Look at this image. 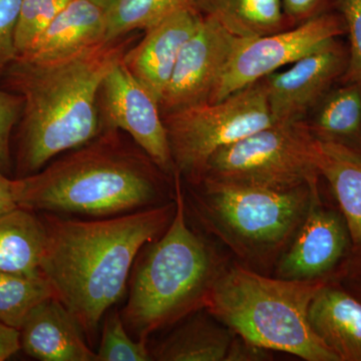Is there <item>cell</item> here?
<instances>
[{"instance_id":"6da1fadb","label":"cell","mask_w":361,"mask_h":361,"mask_svg":"<svg viewBox=\"0 0 361 361\" xmlns=\"http://www.w3.org/2000/svg\"><path fill=\"white\" fill-rule=\"evenodd\" d=\"M175 212L174 199L92 220L42 213L47 242L40 271L54 296L80 323L90 345L104 316L127 290L140 252L166 231Z\"/></svg>"},{"instance_id":"7a4b0ae2","label":"cell","mask_w":361,"mask_h":361,"mask_svg":"<svg viewBox=\"0 0 361 361\" xmlns=\"http://www.w3.org/2000/svg\"><path fill=\"white\" fill-rule=\"evenodd\" d=\"M103 42L63 61L18 58L4 73V87L23 99L18 178L39 172L56 156L84 146L103 132L99 94L129 42Z\"/></svg>"},{"instance_id":"3957f363","label":"cell","mask_w":361,"mask_h":361,"mask_svg":"<svg viewBox=\"0 0 361 361\" xmlns=\"http://www.w3.org/2000/svg\"><path fill=\"white\" fill-rule=\"evenodd\" d=\"M116 133L104 130L39 172L13 179L16 205L35 213L104 218L167 203L155 164Z\"/></svg>"},{"instance_id":"277c9868","label":"cell","mask_w":361,"mask_h":361,"mask_svg":"<svg viewBox=\"0 0 361 361\" xmlns=\"http://www.w3.org/2000/svg\"><path fill=\"white\" fill-rule=\"evenodd\" d=\"M174 175V217L135 259L129 297L120 312L137 341L148 342L157 330L203 310L207 292L223 269L212 247L190 227L180 174Z\"/></svg>"},{"instance_id":"5b68a950","label":"cell","mask_w":361,"mask_h":361,"mask_svg":"<svg viewBox=\"0 0 361 361\" xmlns=\"http://www.w3.org/2000/svg\"><path fill=\"white\" fill-rule=\"evenodd\" d=\"M330 279L296 281L240 265L223 268L207 292L203 310L255 348L307 361H339L308 320L313 297Z\"/></svg>"},{"instance_id":"8992f818","label":"cell","mask_w":361,"mask_h":361,"mask_svg":"<svg viewBox=\"0 0 361 361\" xmlns=\"http://www.w3.org/2000/svg\"><path fill=\"white\" fill-rule=\"evenodd\" d=\"M313 183L276 191L205 177L194 184L201 185L200 193L185 203L240 258L264 264L288 248L307 213Z\"/></svg>"},{"instance_id":"52a82bcc","label":"cell","mask_w":361,"mask_h":361,"mask_svg":"<svg viewBox=\"0 0 361 361\" xmlns=\"http://www.w3.org/2000/svg\"><path fill=\"white\" fill-rule=\"evenodd\" d=\"M316 141L303 121L274 123L218 149L203 178L276 191L310 186L320 177Z\"/></svg>"},{"instance_id":"ba28073f","label":"cell","mask_w":361,"mask_h":361,"mask_svg":"<svg viewBox=\"0 0 361 361\" xmlns=\"http://www.w3.org/2000/svg\"><path fill=\"white\" fill-rule=\"evenodd\" d=\"M163 121L175 171L192 184L203 179L218 149L274 123L262 80L222 101L169 113Z\"/></svg>"},{"instance_id":"9c48e42d","label":"cell","mask_w":361,"mask_h":361,"mask_svg":"<svg viewBox=\"0 0 361 361\" xmlns=\"http://www.w3.org/2000/svg\"><path fill=\"white\" fill-rule=\"evenodd\" d=\"M344 23L332 14H316L281 32L244 39L226 66L209 103L260 82L282 66L292 65L344 32Z\"/></svg>"},{"instance_id":"30bf717a","label":"cell","mask_w":361,"mask_h":361,"mask_svg":"<svg viewBox=\"0 0 361 361\" xmlns=\"http://www.w3.org/2000/svg\"><path fill=\"white\" fill-rule=\"evenodd\" d=\"M102 130H122L165 174L175 173L160 106L123 65V58L104 78L99 94Z\"/></svg>"},{"instance_id":"8fae6325","label":"cell","mask_w":361,"mask_h":361,"mask_svg":"<svg viewBox=\"0 0 361 361\" xmlns=\"http://www.w3.org/2000/svg\"><path fill=\"white\" fill-rule=\"evenodd\" d=\"M351 248L343 215L323 205L318 182L313 183L307 213L278 261L276 277L296 281L334 278Z\"/></svg>"},{"instance_id":"7c38bea8","label":"cell","mask_w":361,"mask_h":361,"mask_svg":"<svg viewBox=\"0 0 361 361\" xmlns=\"http://www.w3.org/2000/svg\"><path fill=\"white\" fill-rule=\"evenodd\" d=\"M244 39L217 21L203 18L198 30L183 47L159 103L161 116L209 103L226 66Z\"/></svg>"},{"instance_id":"4fadbf2b","label":"cell","mask_w":361,"mask_h":361,"mask_svg":"<svg viewBox=\"0 0 361 361\" xmlns=\"http://www.w3.org/2000/svg\"><path fill=\"white\" fill-rule=\"evenodd\" d=\"M344 66V52L334 39L292 63L288 70L263 78L273 122L303 121Z\"/></svg>"},{"instance_id":"5bb4252c","label":"cell","mask_w":361,"mask_h":361,"mask_svg":"<svg viewBox=\"0 0 361 361\" xmlns=\"http://www.w3.org/2000/svg\"><path fill=\"white\" fill-rule=\"evenodd\" d=\"M203 16L182 7L147 30L139 44L125 52L123 65L160 103L183 47L198 30Z\"/></svg>"},{"instance_id":"9a60e30c","label":"cell","mask_w":361,"mask_h":361,"mask_svg":"<svg viewBox=\"0 0 361 361\" xmlns=\"http://www.w3.org/2000/svg\"><path fill=\"white\" fill-rule=\"evenodd\" d=\"M21 350L42 361H97L80 323L56 296L35 306L20 329Z\"/></svg>"},{"instance_id":"2e32d148","label":"cell","mask_w":361,"mask_h":361,"mask_svg":"<svg viewBox=\"0 0 361 361\" xmlns=\"http://www.w3.org/2000/svg\"><path fill=\"white\" fill-rule=\"evenodd\" d=\"M108 13L90 0H71L20 59L35 63L63 61L106 42Z\"/></svg>"},{"instance_id":"e0dca14e","label":"cell","mask_w":361,"mask_h":361,"mask_svg":"<svg viewBox=\"0 0 361 361\" xmlns=\"http://www.w3.org/2000/svg\"><path fill=\"white\" fill-rule=\"evenodd\" d=\"M308 320L339 361H361V301L334 278L313 297Z\"/></svg>"},{"instance_id":"ac0fdd59","label":"cell","mask_w":361,"mask_h":361,"mask_svg":"<svg viewBox=\"0 0 361 361\" xmlns=\"http://www.w3.org/2000/svg\"><path fill=\"white\" fill-rule=\"evenodd\" d=\"M206 311V310H205ZM151 349L158 361H236L241 337L210 313L198 311Z\"/></svg>"},{"instance_id":"d6986e66","label":"cell","mask_w":361,"mask_h":361,"mask_svg":"<svg viewBox=\"0 0 361 361\" xmlns=\"http://www.w3.org/2000/svg\"><path fill=\"white\" fill-rule=\"evenodd\" d=\"M316 166L338 202L353 246L361 245L360 152L341 141L317 137Z\"/></svg>"},{"instance_id":"ffe728a7","label":"cell","mask_w":361,"mask_h":361,"mask_svg":"<svg viewBox=\"0 0 361 361\" xmlns=\"http://www.w3.org/2000/svg\"><path fill=\"white\" fill-rule=\"evenodd\" d=\"M45 242L44 221L33 211L18 207L0 216V271L42 274Z\"/></svg>"},{"instance_id":"44dd1931","label":"cell","mask_w":361,"mask_h":361,"mask_svg":"<svg viewBox=\"0 0 361 361\" xmlns=\"http://www.w3.org/2000/svg\"><path fill=\"white\" fill-rule=\"evenodd\" d=\"M192 6L246 39L281 32L289 21L282 0H192Z\"/></svg>"},{"instance_id":"7402d4cb","label":"cell","mask_w":361,"mask_h":361,"mask_svg":"<svg viewBox=\"0 0 361 361\" xmlns=\"http://www.w3.org/2000/svg\"><path fill=\"white\" fill-rule=\"evenodd\" d=\"M54 289L42 274L25 275L0 271V320L20 329L28 314Z\"/></svg>"},{"instance_id":"603a6c76","label":"cell","mask_w":361,"mask_h":361,"mask_svg":"<svg viewBox=\"0 0 361 361\" xmlns=\"http://www.w3.org/2000/svg\"><path fill=\"white\" fill-rule=\"evenodd\" d=\"M192 0H115L108 9L106 42L122 39L135 30H149Z\"/></svg>"},{"instance_id":"cb8c5ba5","label":"cell","mask_w":361,"mask_h":361,"mask_svg":"<svg viewBox=\"0 0 361 361\" xmlns=\"http://www.w3.org/2000/svg\"><path fill=\"white\" fill-rule=\"evenodd\" d=\"M361 126V89L353 82L339 90L325 102L316 116L313 134L319 139L334 140L349 137Z\"/></svg>"},{"instance_id":"d4e9b609","label":"cell","mask_w":361,"mask_h":361,"mask_svg":"<svg viewBox=\"0 0 361 361\" xmlns=\"http://www.w3.org/2000/svg\"><path fill=\"white\" fill-rule=\"evenodd\" d=\"M104 317L97 361L153 360L148 342L130 336L118 310H109Z\"/></svg>"},{"instance_id":"484cf974","label":"cell","mask_w":361,"mask_h":361,"mask_svg":"<svg viewBox=\"0 0 361 361\" xmlns=\"http://www.w3.org/2000/svg\"><path fill=\"white\" fill-rule=\"evenodd\" d=\"M71 0H21L16 25V44L18 56L32 47L45 27Z\"/></svg>"},{"instance_id":"4316f807","label":"cell","mask_w":361,"mask_h":361,"mask_svg":"<svg viewBox=\"0 0 361 361\" xmlns=\"http://www.w3.org/2000/svg\"><path fill=\"white\" fill-rule=\"evenodd\" d=\"M23 110V99L8 90H0V171L9 174L13 168L11 135L20 123Z\"/></svg>"},{"instance_id":"83f0119b","label":"cell","mask_w":361,"mask_h":361,"mask_svg":"<svg viewBox=\"0 0 361 361\" xmlns=\"http://www.w3.org/2000/svg\"><path fill=\"white\" fill-rule=\"evenodd\" d=\"M337 7L343 16L350 39L345 78L348 82H361V0H336Z\"/></svg>"},{"instance_id":"f1b7e54d","label":"cell","mask_w":361,"mask_h":361,"mask_svg":"<svg viewBox=\"0 0 361 361\" xmlns=\"http://www.w3.org/2000/svg\"><path fill=\"white\" fill-rule=\"evenodd\" d=\"M21 0H0V75L18 58L16 25Z\"/></svg>"},{"instance_id":"f546056e","label":"cell","mask_w":361,"mask_h":361,"mask_svg":"<svg viewBox=\"0 0 361 361\" xmlns=\"http://www.w3.org/2000/svg\"><path fill=\"white\" fill-rule=\"evenodd\" d=\"M334 280L361 301V245L353 246Z\"/></svg>"},{"instance_id":"4dcf8cb0","label":"cell","mask_w":361,"mask_h":361,"mask_svg":"<svg viewBox=\"0 0 361 361\" xmlns=\"http://www.w3.org/2000/svg\"><path fill=\"white\" fill-rule=\"evenodd\" d=\"M324 0H282L284 13L288 20L302 23L316 16Z\"/></svg>"},{"instance_id":"1f68e13d","label":"cell","mask_w":361,"mask_h":361,"mask_svg":"<svg viewBox=\"0 0 361 361\" xmlns=\"http://www.w3.org/2000/svg\"><path fill=\"white\" fill-rule=\"evenodd\" d=\"M20 350V329L0 320V361L9 360Z\"/></svg>"},{"instance_id":"d6a6232c","label":"cell","mask_w":361,"mask_h":361,"mask_svg":"<svg viewBox=\"0 0 361 361\" xmlns=\"http://www.w3.org/2000/svg\"><path fill=\"white\" fill-rule=\"evenodd\" d=\"M18 208L13 196V179L0 171V216Z\"/></svg>"},{"instance_id":"836d02e7","label":"cell","mask_w":361,"mask_h":361,"mask_svg":"<svg viewBox=\"0 0 361 361\" xmlns=\"http://www.w3.org/2000/svg\"><path fill=\"white\" fill-rule=\"evenodd\" d=\"M90 1L94 2L97 6L104 7V9H108L115 0H90Z\"/></svg>"}]
</instances>
